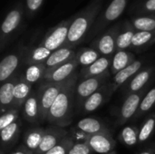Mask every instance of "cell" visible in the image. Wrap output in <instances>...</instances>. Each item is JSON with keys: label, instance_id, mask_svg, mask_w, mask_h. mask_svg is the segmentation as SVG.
I'll use <instances>...</instances> for the list:
<instances>
[{"label": "cell", "instance_id": "obj_16", "mask_svg": "<svg viewBox=\"0 0 155 154\" xmlns=\"http://www.w3.org/2000/svg\"><path fill=\"white\" fill-rule=\"evenodd\" d=\"M111 56H101L98 60H96L94 64L89 66L83 67L80 71V75L83 79L95 77L99 75L105 74L107 73H111V65H112Z\"/></svg>", "mask_w": 155, "mask_h": 154}, {"label": "cell", "instance_id": "obj_10", "mask_svg": "<svg viewBox=\"0 0 155 154\" xmlns=\"http://www.w3.org/2000/svg\"><path fill=\"white\" fill-rule=\"evenodd\" d=\"M69 134V131L65 128H61L57 126H50L45 129V133L43 141L35 154H45L51 149L59 144L64 138Z\"/></svg>", "mask_w": 155, "mask_h": 154}, {"label": "cell", "instance_id": "obj_18", "mask_svg": "<svg viewBox=\"0 0 155 154\" xmlns=\"http://www.w3.org/2000/svg\"><path fill=\"white\" fill-rule=\"evenodd\" d=\"M19 81L18 76L14 75L6 82L3 83L0 87V103L2 113L14 108V90Z\"/></svg>", "mask_w": 155, "mask_h": 154}, {"label": "cell", "instance_id": "obj_23", "mask_svg": "<svg viewBox=\"0 0 155 154\" xmlns=\"http://www.w3.org/2000/svg\"><path fill=\"white\" fill-rule=\"evenodd\" d=\"M134 61H135V55L133 53L128 52L126 50L116 51L112 59V65L110 70L111 74L114 76L117 73L126 68Z\"/></svg>", "mask_w": 155, "mask_h": 154}, {"label": "cell", "instance_id": "obj_5", "mask_svg": "<svg viewBox=\"0 0 155 154\" xmlns=\"http://www.w3.org/2000/svg\"><path fill=\"white\" fill-rule=\"evenodd\" d=\"M66 81L61 83H50L43 81L41 85L37 90L41 121H46L49 110L51 109L53 103L55 102L56 98L64 87Z\"/></svg>", "mask_w": 155, "mask_h": 154}, {"label": "cell", "instance_id": "obj_20", "mask_svg": "<svg viewBox=\"0 0 155 154\" xmlns=\"http://www.w3.org/2000/svg\"><path fill=\"white\" fill-rule=\"evenodd\" d=\"M23 114L25 119L31 123H37L41 121L40 106L37 92H32L23 105Z\"/></svg>", "mask_w": 155, "mask_h": 154}, {"label": "cell", "instance_id": "obj_6", "mask_svg": "<svg viewBox=\"0 0 155 154\" xmlns=\"http://www.w3.org/2000/svg\"><path fill=\"white\" fill-rule=\"evenodd\" d=\"M73 20H74V15L68 19L62 21L55 26L50 28L47 31V33L45 34L39 45L45 47L51 52H54L64 46L67 40L69 28Z\"/></svg>", "mask_w": 155, "mask_h": 154}, {"label": "cell", "instance_id": "obj_3", "mask_svg": "<svg viewBox=\"0 0 155 154\" xmlns=\"http://www.w3.org/2000/svg\"><path fill=\"white\" fill-rule=\"evenodd\" d=\"M127 3L128 0H113L110 5L98 15L86 37L92 38L94 35H99L102 34L112 22L115 21L121 16V15L125 10Z\"/></svg>", "mask_w": 155, "mask_h": 154}, {"label": "cell", "instance_id": "obj_41", "mask_svg": "<svg viewBox=\"0 0 155 154\" xmlns=\"http://www.w3.org/2000/svg\"><path fill=\"white\" fill-rule=\"evenodd\" d=\"M10 154H35L32 151H30L28 148H26L25 145H21L19 146L16 150H15L13 152Z\"/></svg>", "mask_w": 155, "mask_h": 154}, {"label": "cell", "instance_id": "obj_40", "mask_svg": "<svg viewBox=\"0 0 155 154\" xmlns=\"http://www.w3.org/2000/svg\"><path fill=\"white\" fill-rule=\"evenodd\" d=\"M94 153L87 143H74L69 150L68 154H93Z\"/></svg>", "mask_w": 155, "mask_h": 154}, {"label": "cell", "instance_id": "obj_31", "mask_svg": "<svg viewBox=\"0 0 155 154\" xmlns=\"http://www.w3.org/2000/svg\"><path fill=\"white\" fill-rule=\"evenodd\" d=\"M139 132L135 126H125L119 134L120 141L126 146L133 147L139 143Z\"/></svg>", "mask_w": 155, "mask_h": 154}, {"label": "cell", "instance_id": "obj_7", "mask_svg": "<svg viewBox=\"0 0 155 154\" xmlns=\"http://www.w3.org/2000/svg\"><path fill=\"white\" fill-rule=\"evenodd\" d=\"M121 25V23L114 25L100 34L91 43V47L98 51L99 54L103 56L113 57L116 52V40Z\"/></svg>", "mask_w": 155, "mask_h": 154}, {"label": "cell", "instance_id": "obj_34", "mask_svg": "<svg viewBox=\"0 0 155 154\" xmlns=\"http://www.w3.org/2000/svg\"><path fill=\"white\" fill-rule=\"evenodd\" d=\"M155 128V113L150 114L143 123L139 132V143L146 142L153 133Z\"/></svg>", "mask_w": 155, "mask_h": 154}, {"label": "cell", "instance_id": "obj_15", "mask_svg": "<svg viewBox=\"0 0 155 154\" xmlns=\"http://www.w3.org/2000/svg\"><path fill=\"white\" fill-rule=\"evenodd\" d=\"M87 144L95 153L107 154L114 151L116 143L111 133H99L90 135Z\"/></svg>", "mask_w": 155, "mask_h": 154}, {"label": "cell", "instance_id": "obj_25", "mask_svg": "<svg viewBox=\"0 0 155 154\" xmlns=\"http://www.w3.org/2000/svg\"><path fill=\"white\" fill-rule=\"evenodd\" d=\"M46 66L45 63L35 64H29L25 69L24 73L20 76V78L25 81V83L33 85L34 84L43 81L44 77L46 73Z\"/></svg>", "mask_w": 155, "mask_h": 154}, {"label": "cell", "instance_id": "obj_11", "mask_svg": "<svg viewBox=\"0 0 155 154\" xmlns=\"http://www.w3.org/2000/svg\"><path fill=\"white\" fill-rule=\"evenodd\" d=\"M113 93L114 92L111 86V83L108 82L84 102L81 106L83 113H89L94 112L103 104H104L111 98Z\"/></svg>", "mask_w": 155, "mask_h": 154}, {"label": "cell", "instance_id": "obj_17", "mask_svg": "<svg viewBox=\"0 0 155 154\" xmlns=\"http://www.w3.org/2000/svg\"><path fill=\"white\" fill-rule=\"evenodd\" d=\"M143 61L135 60L133 64L128 65L126 68L123 69L119 73H117L111 82V86L113 92L114 93L117 89H119L123 84H127L136 74H138L143 68Z\"/></svg>", "mask_w": 155, "mask_h": 154}, {"label": "cell", "instance_id": "obj_33", "mask_svg": "<svg viewBox=\"0 0 155 154\" xmlns=\"http://www.w3.org/2000/svg\"><path fill=\"white\" fill-rule=\"evenodd\" d=\"M155 105V86H153L150 91L147 92V93L143 98L141 104L139 106V109L134 115L135 119L143 117L145 113H147L153 106Z\"/></svg>", "mask_w": 155, "mask_h": 154}, {"label": "cell", "instance_id": "obj_26", "mask_svg": "<svg viewBox=\"0 0 155 154\" xmlns=\"http://www.w3.org/2000/svg\"><path fill=\"white\" fill-rule=\"evenodd\" d=\"M45 133V129L41 127L28 130L24 136V145L35 153L43 141Z\"/></svg>", "mask_w": 155, "mask_h": 154}, {"label": "cell", "instance_id": "obj_13", "mask_svg": "<svg viewBox=\"0 0 155 154\" xmlns=\"http://www.w3.org/2000/svg\"><path fill=\"white\" fill-rule=\"evenodd\" d=\"M78 66L79 65L75 58H74L71 61L64 64H61L55 68L46 70L43 81L50 82V83H61V82L67 81L75 74V70Z\"/></svg>", "mask_w": 155, "mask_h": 154}, {"label": "cell", "instance_id": "obj_42", "mask_svg": "<svg viewBox=\"0 0 155 154\" xmlns=\"http://www.w3.org/2000/svg\"><path fill=\"white\" fill-rule=\"evenodd\" d=\"M140 154H154V150H153V149H149V150H146V151L142 152Z\"/></svg>", "mask_w": 155, "mask_h": 154}, {"label": "cell", "instance_id": "obj_1", "mask_svg": "<svg viewBox=\"0 0 155 154\" xmlns=\"http://www.w3.org/2000/svg\"><path fill=\"white\" fill-rule=\"evenodd\" d=\"M78 74L75 73L66 81L64 87L49 110L46 121L54 126L65 128L73 122V109L75 100V87Z\"/></svg>", "mask_w": 155, "mask_h": 154}, {"label": "cell", "instance_id": "obj_30", "mask_svg": "<svg viewBox=\"0 0 155 154\" xmlns=\"http://www.w3.org/2000/svg\"><path fill=\"white\" fill-rule=\"evenodd\" d=\"M155 43V31L146 32V31H136L131 47L134 49H143Z\"/></svg>", "mask_w": 155, "mask_h": 154}, {"label": "cell", "instance_id": "obj_2", "mask_svg": "<svg viewBox=\"0 0 155 154\" xmlns=\"http://www.w3.org/2000/svg\"><path fill=\"white\" fill-rule=\"evenodd\" d=\"M102 7L103 0H92L87 6L74 15L64 46L74 49L86 38Z\"/></svg>", "mask_w": 155, "mask_h": 154}, {"label": "cell", "instance_id": "obj_21", "mask_svg": "<svg viewBox=\"0 0 155 154\" xmlns=\"http://www.w3.org/2000/svg\"><path fill=\"white\" fill-rule=\"evenodd\" d=\"M51 54L50 50L39 44L32 48H24L23 62L26 65L45 63Z\"/></svg>", "mask_w": 155, "mask_h": 154}, {"label": "cell", "instance_id": "obj_37", "mask_svg": "<svg viewBox=\"0 0 155 154\" xmlns=\"http://www.w3.org/2000/svg\"><path fill=\"white\" fill-rule=\"evenodd\" d=\"M45 0H25V16L27 18L34 17L41 8Z\"/></svg>", "mask_w": 155, "mask_h": 154}, {"label": "cell", "instance_id": "obj_22", "mask_svg": "<svg viewBox=\"0 0 155 154\" xmlns=\"http://www.w3.org/2000/svg\"><path fill=\"white\" fill-rule=\"evenodd\" d=\"M136 30L133 26L130 20H125L123 22L120 27V31L117 35L116 40V51L126 50L131 47L132 41Z\"/></svg>", "mask_w": 155, "mask_h": 154}, {"label": "cell", "instance_id": "obj_27", "mask_svg": "<svg viewBox=\"0 0 155 154\" xmlns=\"http://www.w3.org/2000/svg\"><path fill=\"white\" fill-rule=\"evenodd\" d=\"M32 92V85L19 78V81L14 90V108L19 110V108L24 105Z\"/></svg>", "mask_w": 155, "mask_h": 154}, {"label": "cell", "instance_id": "obj_32", "mask_svg": "<svg viewBox=\"0 0 155 154\" xmlns=\"http://www.w3.org/2000/svg\"><path fill=\"white\" fill-rule=\"evenodd\" d=\"M130 21L136 31H155V15L135 16Z\"/></svg>", "mask_w": 155, "mask_h": 154}, {"label": "cell", "instance_id": "obj_39", "mask_svg": "<svg viewBox=\"0 0 155 154\" xmlns=\"http://www.w3.org/2000/svg\"><path fill=\"white\" fill-rule=\"evenodd\" d=\"M155 12V0H145L140 3L135 9V13L139 15L151 14Z\"/></svg>", "mask_w": 155, "mask_h": 154}, {"label": "cell", "instance_id": "obj_14", "mask_svg": "<svg viewBox=\"0 0 155 154\" xmlns=\"http://www.w3.org/2000/svg\"><path fill=\"white\" fill-rule=\"evenodd\" d=\"M154 74L155 65L142 69L127 84H125V86L123 88V93L125 94V96H128L143 90V88L147 87L148 83Z\"/></svg>", "mask_w": 155, "mask_h": 154}, {"label": "cell", "instance_id": "obj_36", "mask_svg": "<svg viewBox=\"0 0 155 154\" xmlns=\"http://www.w3.org/2000/svg\"><path fill=\"white\" fill-rule=\"evenodd\" d=\"M74 144V142L73 141V139L67 136L59 144H57L55 147H54L53 149H51L49 152L45 154H68L69 150Z\"/></svg>", "mask_w": 155, "mask_h": 154}, {"label": "cell", "instance_id": "obj_4", "mask_svg": "<svg viewBox=\"0 0 155 154\" xmlns=\"http://www.w3.org/2000/svg\"><path fill=\"white\" fill-rule=\"evenodd\" d=\"M25 14V6L19 3L15 5L5 15L2 25H1V35H0V48L4 50L7 43L14 36L15 33L20 27Z\"/></svg>", "mask_w": 155, "mask_h": 154}, {"label": "cell", "instance_id": "obj_9", "mask_svg": "<svg viewBox=\"0 0 155 154\" xmlns=\"http://www.w3.org/2000/svg\"><path fill=\"white\" fill-rule=\"evenodd\" d=\"M146 93H147V87L125 97V100L124 101L119 110V113L116 121L118 125H124L130 119L134 117V115L136 114L139 109L141 102Z\"/></svg>", "mask_w": 155, "mask_h": 154}, {"label": "cell", "instance_id": "obj_28", "mask_svg": "<svg viewBox=\"0 0 155 154\" xmlns=\"http://www.w3.org/2000/svg\"><path fill=\"white\" fill-rule=\"evenodd\" d=\"M101 56L99 52L92 47H82L76 51L75 60L78 65L83 68L91 65Z\"/></svg>", "mask_w": 155, "mask_h": 154}, {"label": "cell", "instance_id": "obj_43", "mask_svg": "<svg viewBox=\"0 0 155 154\" xmlns=\"http://www.w3.org/2000/svg\"><path fill=\"white\" fill-rule=\"evenodd\" d=\"M107 154H117V152H115V151H114V152H109V153Z\"/></svg>", "mask_w": 155, "mask_h": 154}, {"label": "cell", "instance_id": "obj_8", "mask_svg": "<svg viewBox=\"0 0 155 154\" xmlns=\"http://www.w3.org/2000/svg\"><path fill=\"white\" fill-rule=\"evenodd\" d=\"M111 73H107L103 75L85 78L80 81L75 87V104L78 108L82 106L84 102L99 90L104 84L108 83V78L111 76Z\"/></svg>", "mask_w": 155, "mask_h": 154}, {"label": "cell", "instance_id": "obj_24", "mask_svg": "<svg viewBox=\"0 0 155 154\" xmlns=\"http://www.w3.org/2000/svg\"><path fill=\"white\" fill-rule=\"evenodd\" d=\"M75 126L83 132H84L85 133H87L88 135L99 133H111L110 130L106 127V125L95 118H84L80 120Z\"/></svg>", "mask_w": 155, "mask_h": 154}, {"label": "cell", "instance_id": "obj_12", "mask_svg": "<svg viewBox=\"0 0 155 154\" xmlns=\"http://www.w3.org/2000/svg\"><path fill=\"white\" fill-rule=\"evenodd\" d=\"M24 48L14 51L5 55L0 62V82L3 84L15 75L21 61H23Z\"/></svg>", "mask_w": 155, "mask_h": 154}, {"label": "cell", "instance_id": "obj_44", "mask_svg": "<svg viewBox=\"0 0 155 154\" xmlns=\"http://www.w3.org/2000/svg\"><path fill=\"white\" fill-rule=\"evenodd\" d=\"M1 154H5V153H4V152H1Z\"/></svg>", "mask_w": 155, "mask_h": 154}, {"label": "cell", "instance_id": "obj_35", "mask_svg": "<svg viewBox=\"0 0 155 154\" xmlns=\"http://www.w3.org/2000/svg\"><path fill=\"white\" fill-rule=\"evenodd\" d=\"M19 120V112L18 109H10L5 113H2L0 117V130L9 126L10 124L15 123Z\"/></svg>", "mask_w": 155, "mask_h": 154}, {"label": "cell", "instance_id": "obj_38", "mask_svg": "<svg viewBox=\"0 0 155 154\" xmlns=\"http://www.w3.org/2000/svg\"><path fill=\"white\" fill-rule=\"evenodd\" d=\"M68 136L73 139L74 143H86L90 135H88L87 133H85L84 132L74 126L69 131Z\"/></svg>", "mask_w": 155, "mask_h": 154}, {"label": "cell", "instance_id": "obj_29", "mask_svg": "<svg viewBox=\"0 0 155 154\" xmlns=\"http://www.w3.org/2000/svg\"><path fill=\"white\" fill-rule=\"evenodd\" d=\"M20 128H21V120L19 119L15 123L10 124L9 126L0 130L2 143L4 146H9L14 144L20 134Z\"/></svg>", "mask_w": 155, "mask_h": 154}, {"label": "cell", "instance_id": "obj_19", "mask_svg": "<svg viewBox=\"0 0 155 154\" xmlns=\"http://www.w3.org/2000/svg\"><path fill=\"white\" fill-rule=\"evenodd\" d=\"M76 51L73 48H69L66 46H63L50 54V56L45 61V66L47 70L55 68L61 64H64L72 59L75 58Z\"/></svg>", "mask_w": 155, "mask_h": 154}]
</instances>
